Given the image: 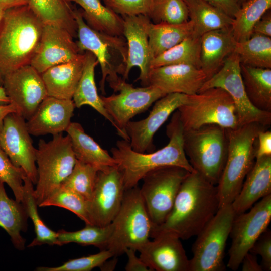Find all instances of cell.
Returning a JSON list of instances; mask_svg holds the SVG:
<instances>
[{"mask_svg":"<svg viewBox=\"0 0 271 271\" xmlns=\"http://www.w3.org/2000/svg\"><path fill=\"white\" fill-rule=\"evenodd\" d=\"M153 239L137 250L151 271H189V259L179 238L162 234Z\"/></svg>","mask_w":271,"mask_h":271,"instance_id":"21","label":"cell"},{"mask_svg":"<svg viewBox=\"0 0 271 271\" xmlns=\"http://www.w3.org/2000/svg\"><path fill=\"white\" fill-rule=\"evenodd\" d=\"M236 43L231 26L213 30L201 36L200 69L205 74L207 80L219 70L227 58L234 52Z\"/></svg>","mask_w":271,"mask_h":271,"instance_id":"25","label":"cell"},{"mask_svg":"<svg viewBox=\"0 0 271 271\" xmlns=\"http://www.w3.org/2000/svg\"><path fill=\"white\" fill-rule=\"evenodd\" d=\"M3 77L0 74V87L3 86Z\"/></svg>","mask_w":271,"mask_h":271,"instance_id":"56","label":"cell"},{"mask_svg":"<svg viewBox=\"0 0 271 271\" xmlns=\"http://www.w3.org/2000/svg\"><path fill=\"white\" fill-rule=\"evenodd\" d=\"M249 210L236 215L232 225L227 266L232 270L238 269L245 255L267 229L271 220V194L262 198Z\"/></svg>","mask_w":271,"mask_h":271,"instance_id":"14","label":"cell"},{"mask_svg":"<svg viewBox=\"0 0 271 271\" xmlns=\"http://www.w3.org/2000/svg\"><path fill=\"white\" fill-rule=\"evenodd\" d=\"M271 194V156L255 160L238 195L231 203L236 214L246 212L259 199Z\"/></svg>","mask_w":271,"mask_h":271,"instance_id":"24","label":"cell"},{"mask_svg":"<svg viewBox=\"0 0 271 271\" xmlns=\"http://www.w3.org/2000/svg\"><path fill=\"white\" fill-rule=\"evenodd\" d=\"M188 10L189 20L193 25V34H204L231 26L234 18L203 0H184Z\"/></svg>","mask_w":271,"mask_h":271,"instance_id":"32","label":"cell"},{"mask_svg":"<svg viewBox=\"0 0 271 271\" xmlns=\"http://www.w3.org/2000/svg\"><path fill=\"white\" fill-rule=\"evenodd\" d=\"M17 112L16 107L12 103L0 105V132L3 127L4 119L9 113Z\"/></svg>","mask_w":271,"mask_h":271,"instance_id":"52","label":"cell"},{"mask_svg":"<svg viewBox=\"0 0 271 271\" xmlns=\"http://www.w3.org/2000/svg\"><path fill=\"white\" fill-rule=\"evenodd\" d=\"M10 103V100L6 95L3 86L0 87V105H6Z\"/></svg>","mask_w":271,"mask_h":271,"instance_id":"55","label":"cell"},{"mask_svg":"<svg viewBox=\"0 0 271 271\" xmlns=\"http://www.w3.org/2000/svg\"><path fill=\"white\" fill-rule=\"evenodd\" d=\"M55 206L67 209L91 224L87 211V201L74 191L61 185L55 190L39 207Z\"/></svg>","mask_w":271,"mask_h":271,"instance_id":"42","label":"cell"},{"mask_svg":"<svg viewBox=\"0 0 271 271\" xmlns=\"http://www.w3.org/2000/svg\"><path fill=\"white\" fill-rule=\"evenodd\" d=\"M82 74L72 100L75 107L89 105L100 113L115 127V124L106 110L100 96L98 95L95 81V68L99 63L95 56L85 51Z\"/></svg>","mask_w":271,"mask_h":271,"instance_id":"28","label":"cell"},{"mask_svg":"<svg viewBox=\"0 0 271 271\" xmlns=\"http://www.w3.org/2000/svg\"><path fill=\"white\" fill-rule=\"evenodd\" d=\"M166 131L168 143L155 152L134 151L129 141L124 139L117 141L115 147L111 149L112 156L122 173L125 190L137 186L147 173L161 167L177 166L189 172L195 171L184 150L183 128L177 110L173 114Z\"/></svg>","mask_w":271,"mask_h":271,"instance_id":"2","label":"cell"},{"mask_svg":"<svg viewBox=\"0 0 271 271\" xmlns=\"http://www.w3.org/2000/svg\"><path fill=\"white\" fill-rule=\"evenodd\" d=\"M239 57L232 53L225 60L219 70L203 84L199 92L218 87L226 91L235 105L239 126L256 122L268 127L271 124V112L258 110L250 102L241 74Z\"/></svg>","mask_w":271,"mask_h":271,"instance_id":"13","label":"cell"},{"mask_svg":"<svg viewBox=\"0 0 271 271\" xmlns=\"http://www.w3.org/2000/svg\"><path fill=\"white\" fill-rule=\"evenodd\" d=\"M28 216L21 202L10 198L0 182V226L9 235L14 247L18 250L25 248V239L21 232L27 228Z\"/></svg>","mask_w":271,"mask_h":271,"instance_id":"30","label":"cell"},{"mask_svg":"<svg viewBox=\"0 0 271 271\" xmlns=\"http://www.w3.org/2000/svg\"><path fill=\"white\" fill-rule=\"evenodd\" d=\"M76 161L67 134L53 136L46 142L40 139L36 151L37 182L34 194L38 206L45 200L71 173Z\"/></svg>","mask_w":271,"mask_h":271,"instance_id":"7","label":"cell"},{"mask_svg":"<svg viewBox=\"0 0 271 271\" xmlns=\"http://www.w3.org/2000/svg\"><path fill=\"white\" fill-rule=\"evenodd\" d=\"M189 173L180 167L167 166L154 170L143 178L140 190L152 227L165 221Z\"/></svg>","mask_w":271,"mask_h":271,"instance_id":"11","label":"cell"},{"mask_svg":"<svg viewBox=\"0 0 271 271\" xmlns=\"http://www.w3.org/2000/svg\"><path fill=\"white\" fill-rule=\"evenodd\" d=\"M247 1H248V0H245L244 2H245Z\"/></svg>","mask_w":271,"mask_h":271,"instance_id":"59","label":"cell"},{"mask_svg":"<svg viewBox=\"0 0 271 271\" xmlns=\"http://www.w3.org/2000/svg\"><path fill=\"white\" fill-rule=\"evenodd\" d=\"M188 95L169 93L157 100L149 115L139 121H130L125 130L131 149L140 153L153 152L155 149L153 137L173 112L186 103Z\"/></svg>","mask_w":271,"mask_h":271,"instance_id":"18","label":"cell"},{"mask_svg":"<svg viewBox=\"0 0 271 271\" xmlns=\"http://www.w3.org/2000/svg\"><path fill=\"white\" fill-rule=\"evenodd\" d=\"M66 132L69 136L76 158L99 171L117 165L108 152L103 149L78 122H71Z\"/></svg>","mask_w":271,"mask_h":271,"instance_id":"27","label":"cell"},{"mask_svg":"<svg viewBox=\"0 0 271 271\" xmlns=\"http://www.w3.org/2000/svg\"><path fill=\"white\" fill-rule=\"evenodd\" d=\"M153 23L181 24L189 20L184 0H153L148 15Z\"/></svg>","mask_w":271,"mask_h":271,"instance_id":"41","label":"cell"},{"mask_svg":"<svg viewBox=\"0 0 271 271\" xmlns=\"http://www.w3.org/2000/svg\"><path fill=\"white\" fill-rule=\"evenodd\" d=\"M258 145L255 152V158L271 156V132L267 129L260 131L257 136Z\"/></svg>","mask_w":271,"mask_h":271,"instance_id":"47","label":"cell"},{"mask_svg":"<svg viewBox=\"0 0 271 271\" xmlns=\"http://www.w3.org/2000/svg\"><path fill=\"white\" fill-rule=\"evenodd\" d=\"M201 37L193 33L182 41L154 58L152 68L170 65L185 64L200 69Z\"/></svg>","mask_w":271,"mask_h":271,"instance_id":"35","label":"cell"},{"mask_svg":"<svg viewBox=\"0 0 271 271\" xmlns=\"http://www.w3.org/2000/svg\"><path fill=\"white\" fill-rule=\"evenodd\" d=\"M33 185L31 180L25 175L23 178V194L21 203L26 209L28 217L30 218L33 223L36 233V237L28 247L45 244L56 245L57 232L48 227L39 215Z\"/></svg>","mask_w":271,"mask_h":271,"instance_id":"37","label":"cell"},{"mask_svg":"<svg viewBox=\"0 0 271 271\" xmlns=\"http://www.w3.org/2000/svg\"><path fill=\"white\" fill-rule=\"evenodd\" d=\"M73 38L63 28L44 25L38 48L30 65L42 74L51 67L76 59L81 53Z\"/></svg>","mask_w":271,"mask_h":271,"instance_id":"20","label":"cell"},{"mask_svg":"<svg viewBox=\"0 0 271 271\" xmlns=\"http://www.w3.org/2000/svg\"><path fill=\"white\" fill-rule=\"evenodd\" d=\"M112 231L103 250L116 257L127 248L138 249L149 240L152 223L140 188L126 189L119 211L111 222Z\"/></svg>","mask_w":271,"mask_h":271,"instance_id":"6","label":"cell"},{"mask_svg":"<svg viewBox=\"0 0 271 271\" xmlns=\"http://www.w3.org/2000/svg\"><path fill=\"white\" fill-rule=\"evenodd\" d=\"M75 108L72 99L47 96L26 122L27 129L35 137L62 133L71 122Z\"/></svg>","mask_w":271,"mask_h":271,"instance_id":"23","label":"cell"},{"mask_svg":"<svg viewBox=\"0 0 271 271\" xmlns=\"http://www.w3.org/2000/svg\"><path fill=\"white\" fill-rule=\"evenodd\" d=\"M220 208L217 185L198 172H190L183 181L165 221L152 227L150 237L162 234L187 240L196 236Z\"/></svg>","mask_w":271,"mask_h":271,"instance_id":"1","label":"cell"},{"mask_svg":"<svg viewBox=\"0 0 271 271\" xmlns=\"http://www.w3.org/2000/svg\"><path fill=\"white\" fill-rule=\"evenodd\" d=\"M136 250L133 248H127L124 254L127 256V262L125 267L126 271H151L147 265L136 254Z\"/></svg>","mask_w":271,"mask_h":271,"instance_id":"49","label":"cell"},{"mask_svg":"<svg viewBox=\"0 0 271 271\" xmlns=\"http://www.w3.org/2000/svg\"><path fill=\"white\" fill-rule=\"evenodd\" d=\"M113 256L108 250H102L96 254L70 259L57 267H39L38 271H90L100 267L106 260Z\"/></svg>","mask_w":271,"mask_h":271,"instance_id":"44","label":"cell"},{"mask_svg":"<svg viewBox=\"0 0 271 271\" xmlns=\"http://www.w3.org/2000/svg\"><path fill=\"white\" fill-rule=\"evenodd\" d=\"M271 8V0H248L243 3L231 25L237 42L248 39L255 24Z\"/></svg>","mask_w":271,"mask_h":271,"instance_id":"38","label":"cell"},{"mask_svg":"<svg viewBox=\"0 0 271 271\" xmlns=\"http://www.w3.org/2000/svg\"><path fill=\"white\" fill-rule=\"evenodd\" d=\"M206 80L207 77L201 69L185 64L152 68L149 75V85L158 88L165 95L196 94Z\"/></svg>","mask_w":271,"mask_h":271,"instance_id":"22","label":"cell"},{"mask_svg":"<svg viewBox=\"0 0 271 271\" xmlns=\"http://www.w3.org/2000/svg\"><path fill=\"white\" fill-rule=\"evenodd\" d=\"M4 10H3L1 8H0V20L2 17Z\"/></svg>","mask_w":271,"mask_h":271,"instance_id":"58","label":"cell"},{"mask_svg":"<svg viewBox=\"0 0 271 271\" xmlns=\"http://www.w3.org/2000/svg\"><path fill=\"white\" fill-rule=\"evenodd\" d=\"M183 130L210 124L225 128L239 126L234 102L224 89L213 87L188 95L186 103L177 110Z\"/></svg>","mask_w":271,"mask_h":271,"instance_id":"8","label":"cell"},{"mask_svg":"<svg viewBox=\"0 0 271 271\" xmlns=\"http://www.w3.org/2000/svg\"><path fill=\"white\" fill-rule=\"evenodd\" d=\"M74 15L77 23L76 41L80 52L89 51L96 57L101 69L102 78L100 89L102 94H105V84L107 81L113 89L123 75L125 66L115 63V54L120 55L125 65L127 58V45L123 36L108 35L90 28L85 22L81 9L74 8Z\"/></svg>","mask_w":271,"mask_h":271,"instance_id":"9","label":"cell"},{"mask_svg":"<svg viewBox=\"0 0 271 271\" xmlns=\"http://www.w3.org/2000/svg\"><path fill=\"white\" fill-rule=\"evenodd\" d=\"M3 86L11 103L26 120L48 96L41 74L30 64L4 75Z\"/></svg>","mask_w":271,"mask_h":271,"instance_id":"17","label":"cell"},{"mask_svg":"<svg viewBox=\"0 0 271 271\" xmlns=\"http://www.w3.org/2000/svg\"><path fill=\"white\" fill-rule=\"evenodd\" d=\"M28 4V0H0V8L3 10Z\"/></svg>","mask_w":271,"mask_h":271,"instance_id":"53","label":"cell"},{"mask_svg":"<svg viewBox=\"0 0 271 271\" xmlns=\"http://www.w3.org/2000/svg\"><path fill=\"white\" fill-rule=\"evenodd\" d=\"M81 7L82 16L92 29L108 35L123 36V18L103 5L100 0H66Z\"/></svg>","mask_w":271,"mask_h":271,"instance_id":"29","label":"cell"},{"mask_svg":"<svg viewBox=\"0 0 271 271\" xmlns=\"http://www.w3.org/2000/svg\"><path fill=\"white\" fill-rule=\"evenodd\" d=\"M203 1L219 9L233 18H234L240 8V6L235 0Z\"/></svg>","mask_w":271,"mask_h":271,"instance_id":"48","label":"cell"},{"mask_svg":"<svg viewBox=\"0 0 271 271\" xmlns=\"http://www.w3.org/2000/svg\"><path fill=\"white\" fill-rule=\"evenodd\" d=\"M112 231L111 223L105 227L86 224L84 228L76 231L61 229L57 232L56 245L62 246L70 243H76L84 246L93 245L102 250Z\"/></svg>","mask_w":271,"mask_h":271,"instance_id":"39","label":"cell"},{"mask_svg":"<svg viewBox=\"0 0 271 271\" xmlns=\"http://www.w3.org/2000/svg\"><path fill=\"white\" fill-rule=\"evenodd\" d=\"M29 7L44 25L60 27L77 37V26L74 8L66 0H28Z\"/></svg>","mask_w":271,"mask_h":271,"instance_id":"33","label":"cell"},{"mask_svg":"<svg viewBox=\"0 0 271 271\" xmlns=\"http://www.w3.org/2000/svg\"><path fill=\"white\" fill-rule=\"evenodd\" d=\"M267 126L256 122L226 128L227 156L217 185L220 208L230 204L239 192L244 179L255 162V143L258 133Z\"/></svg>","mask_w":271,"mask_h":271,"instance_id":"4","label":"cell"},{"mask_svg":"<svg viewBox=\"0 0 271 271\" xmlns=\"http://www.w3.org/2000/svg\"><path fill=\"white\" fill-rule=\"evenodd\" d=\"M252 34L271 37V14L270 10L267 11L255 24L252 30Z\"/></svg>","mask_w":271,"mask_h":271,"instance_id":"50","label":"cell"},{"mask_svg":"<svg viewBox=\"0 0 271 271\" xmlns=\"http://www.w3.org/2000/svg\"><path fill=\"white\" fill-rule=\"evenodd\" d=\"M125 190L123 174L117 165L98 171L92 195L87 201L91 225L105 227L112 222Z\"/></svg>","mask_w":271,"mask_h":271,"instance_id":"15","label":"cell"},{"mask_svg":"<svg viewBox=\"0 0 271 271\" xmlns=\"http://www.w3.org/2000/svg\"><path fill=\"white\" fill-rule=\"evenodd\" d=\"M237 3L240 6L244 2L245 0H235Z\"/></svg>","mask_w":271,"mask_h":271,"instance_id":"57","label":"cell"},{"mask_svg":"<svg viewBox=\"0 0 271 271\" xmlns=\"http://www.w3.org/2000/svg\"><path fill=\"white\" fill-rule=\"evenodd\" d=\"M85 58V53H81L76 59L51 67L41 74L48 96L72 99L82 74Z\"/></svg>","mask_w":271,"mask_h":271,"instance_id":"26","label":"cell"},{"mask_svg":"<svg viewBox=\"0 0 271 271\" xmlns=\"http://www.w3.org/2000/svg\"><path fill=\"white\" fill-rule=\"evenodd\" d=\"M242 271H262L261 265L257 261L256 255L248 252L244 256L241 263Z\"/></svg>","mask_w":271,"mask_h":271,"instance_id":"51","label":"cell"},{"mask_svg":"<svg viewBox=\"0 0 271 271\" xmlns=\"http://www.w3.org/2000/svg\"><path fill=\"white\" fill-rule=\"evenodd\" d=\"M113 89L119 93L100 97L106 110L115 124L118 134L129 141L125 130L127 123L134 116L146 111L165 94L152 85L134 87L121 78Z\"/></svg>","mask_w":271,"mask_h":271,"instance_id":"12","label":"cell"},{"mask_svg":"<svg viewBox=\"0 0 271 271\" xmlns=\"http://www.w3.org/2000/svg\"><path fill=\"white\" fill-rule=\"evenodd\" d=\"M104 5L122 17L148 16L153 0H103Z\"/></svg>","mask_w":271,"mask_h":271,"instance_id":"45","label":"cell"},{"mask_svg":"<svg viewBox=\"0 0 271 271\" xmlns=\"http://www.w3.org/2000/svg\"><path fill=\"white\" fill-rule=\"evenodd\" d=\"M98 171L97 168L76 159L71 173L61 185L88 201L93 194Z\"/></svg>","mask_w":271,"mask_h":271,"instance_id":"40","label":"cell"},{"mask_svg":"<svg viewBox=\"0 0 271 271\" xmlns=\"http://www.w3.org/2000/svg\"><path fill=\"white\" fill-rule=\"evenodd\" d=\"M241 74L247 96L258 110L271 112V68L241 64Z\"/></svg>","mask_w":271,"mask_h":271,"instance_id":"31","label":"cell"},{"mask_svg":"<svg viewBox=\"0 0 271 271\" xmlns=\"http://www.w3.org/2000/svg\"><path fill=\"white\" fill-rule=\"evenodd\" d=\"M249 252L259 255L262 258L263 270H271V232L266 230L255 242Z\"/></svg>","mask_w":271,"mask_h":271,"instance_id":"46","label":"cell"},{"mask_svg":"<svg viewBox=\"0 0 271 271\" xmlns=\"http://www.w3.org/2000/svg\"><path fill=\"white\" fill-rule=\"evenodd\" d=\"M106 260L100 267V268L102 270H112L116 266L117 259L116 257H114V258L110 261Z\"/></svg>","mask_w":271,"mask_h":271,"instance_id":"54","label":"cell"},{"mask_svg":"<svg viewBox=\"0 0 271 271\" xmlns=\"http://www.w3.org/2000/svg\"><path fill=\"white\" fill-rule=\"evenodd\" d=\"M241 64L253 67L271 68V38L252 34L247 40L236 43L234 51Z\"/></svg>","mask_w":271,"mask_h":271,"instance_id":"36","label":"cell"},{"mask_svg":"<svg viewBox=\"0 0 271 271\" xmlns=\"http://www.w3.org/2000/svg\"><path fill=\"white\" fill-rule=\"evenodd\" d=\"M124 20L123 36L126 40L127 58L122 79L128 78L130 70L137 67L140 74L136 81L140 80L143 86L149 85V75L153 59L149 45L148 29L151 22L145 15L128 16Z\"/></svg>","mask_w":271,"mask_h":271,"instance_id":"19","label":"cell"},{"mask_svg":"<svg viewBox=\"0 0 271 271\" xmlns=\"http://www.w3.org/2000/svg\"><path fill=\"white\" fill-rule=\"evenodd\" d=\"M193 33L189 20L181 24L150 23L148 29L149 45L153 59L176 45Z\"/></svg>","mask_w":271,"mask_h":271,"instance_id":"34","label":"cell"},{"mask_svg":"<svg viewBox=\"0 0 271 271\" xmlns=\"http://www.w3.org/2000/svg\"><path fill=\"white\" fill-rule=\"evenodd\" d=\"M44 24L28 5L5 10L0 20V74L30 65Z\"/></svg>","mask_w":271,"mask_h":271,"instance_id":"3","label":"cell"},{"mask_svg":"<svg viewBox=\"0 0 271 271\" xmlns=\"http://www.w3.org/2000/svg\"><path fill=\"white\" fill-rule=\"evenodd\" d=\"M235 215L231 204L221 207L196 235L189 271L225 270V249Z\"/></svg>","mask_w":271,"mask_h":271,"instance_id":"10","label":"cell"},{"mask_svg":"<svg viewBox=\"0 0 271 271\" xmlns=\"http://www.w3.org/2000/svg\"><path fill=\"white\" fill-rule=\"evenodd\" d=\"M25 175L22 169L12 163L0 144V182L11 188L15 200L19 202L23 199V178Z\"/></svg>","mask_w":271,"mask_h":271,"instance_id":"43","label":"cell"},{"mask_svg":"<svg viewBox=\"0 0 271 271\" xmlns=\"http://www.w3.org/2000/svg\"><path fill=\"white\" fill-rule=\"evenodd\" d=\"M183 142L184 152L194 170L217 185L227 156L226 128L210 124L183 130Z\"/></svg>","mask_w":271,"mask_h":271,"instance_id":"5","label":"cell"},{"mask_svg":"<svg viewBox=\"0 0 271 271\" xmlns=\"http://www.w3.org/2000/svg\"><path fill=\"white\" fill-rule=\"evenodd\" d=\"M25 119L18 112L8 114L0 132V144L12 163L21 168L34 185L37 182L36 151Z\"/></svg>","mask_w":271,"mask_h":271,"instance_id":"16","label":"cell"}]
</instances>
